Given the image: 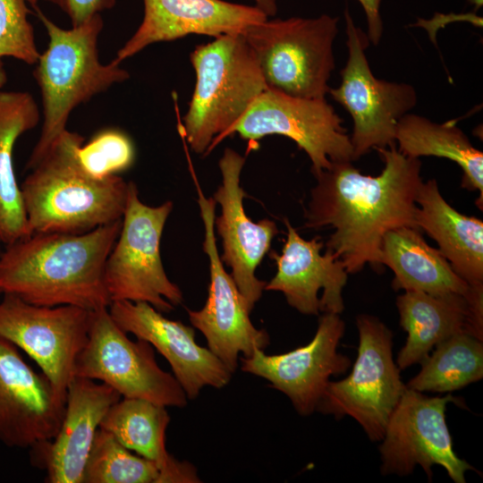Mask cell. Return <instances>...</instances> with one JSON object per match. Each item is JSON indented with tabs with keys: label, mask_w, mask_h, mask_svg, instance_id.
Returning a JSON list of instances; mask_svg holds the SVG:
<instances>
[{
	"label": "cell",
	"mask_w": 483,
	"mask_h": 483,
	"mask_svg": "<svg viewBox=\"0 0 483 483\" xmlns=\"http://www.w3.org/2000/svg\"><path fill=\"white\" fill-rule=\"evenodd\" d=\"M376 150L384 162L380 174H363L349 161L332 163L314 175L317 184L305 208L307 228L333 230L326 250L343 262L348 274L361 271L366 264L381 267L387 232L404 226L419 229V158L404 156L396 144Z\"/></svg>",
	"instance_id": "1"
},
{
	"label": "cell",
	"mask_w": 483,
	"mask_h": 483,
	"mask_svg": "<svg viewBox=\"0 0 483 483\" xmlns=\"http://www.w3.org/2000/svg\"><path fill=\"white\" fill-rule=\"evenodd\" d=\"M121 226L122 219L82 233H32L6 245L0 294L38 306L108 308L105 266Z\"/></svg>",
	"instance_id": "2"
},
{
	"label": "cell",
	"mask_w": 483,
	"mask_h": 483,
	"mask_svg": "<svg viewBox=\"0 0 483 483\" xmlns=\"http://www.w3.org/2000/svg\"><path fill=\"white\" fill-rule=\"evenodd\" d=\"M83 142L65 130L21 184L30 233H82L122 219L128 182L87 172L78 157Z\"/></svg>",
	"instance_id": "3"
},
{
	"label": "cell",
	"mask_w": 483,
	"mask_h": 483,
	"mask_svg": "<svg viewBox=\"0 0 483 483\" xmlns=\"http://www.w3.org/2000/svg\"><path fill=\"white\" fill-rule=\"evenodd\" d=\"M34 9L49 40L33 71L42 97L43 123L27 161V170H31L67 130L74 108L130 78V73L115 60L105 64L100 62L97 44L104 27L100 13L66 30L52 21L38 6Z\"/></svg>",
	"instance_id": "4"
},
{
	"label": "cell",
	"mask_w": 483,
	"mask_h": 483,
	"mask_svg": "<svg viewBox=\"0 0 483 483\" xmlns=\"http://www.w3.org/2000/svg\"><path fill=\"white\" fill-rule=\"evenodd\" d=\"M190 59L196 83L182 128L191 148L204 154L228 136L267 86L243 33L199 45Z\"/></svg>",
	"instance_id": "5"
},
{
	"label": "cell",
	"mask_w": 483,
	"mask_h": 483,
	"mask_svg": "<svg viewBox=\"0 0 483 483\" xmlns=\"http://www.w3.org/2000/svg\"><path fill=\"white\" fill-rule=\"evenodd\" d=\"M339 18L272 19L248 27L243 36L268 89L302 98H326L335 68L333 46Z\"/></svg>",
	"instance_id": "6"
},
{
	"label": "cell",
	"mask_w": 483,
	"mask_h": 483,
	"mask_svg": "<svg viewBox=\"0 0 483 483\" xmlns=\"http://www.w3.org/2000/svg\"><path fill=\"white\" fill-rule=\"evenodd\" d=\"M173 209L167 200L152 207L143 203L133 182H128L125 209L116 242L105 266L111 301H143L168 313L182 301V292L167 276L160 241Z\"/></svg>",
	"instance_id": "7"
},
{
	"label": "cell",
	"mask_w": 483,
	"mask_h": 483,
	"mask_svg": "<svg viewBox=\"0 0 483 483\" xmlns=\"http://www.w3.org/2000/svg\"><path fill=\"white\" fill-rule=\"evenodd\" d=\"M356 325L359 347L352 371L342 380L328 382L316 411L337 419H354L377 442L406 385L393 357L392 331L368 314L359 315Z\"/></svg>",
	"instance_id": "8"
},
{
	"label": "cell",
	"mask_w": 483,
	"mask_h": 483,
	"mask_svg": "<svg viewBox=\"0 0 483 483\" xmlns=\"http://www.w3.org/2000/svg\"><path fill=\"white\" fill-rule=\"evenodd\" d=\"M343 15L348 59L340 72V85L330 88L328 94L352 119L350 139L357 160L370 149L396 144L397 124L416 106L418 97L411 84L373 74L365 53L369 43L367 33L355 25L347 5Z\"/></svg>",
	"instance_id": "9"
},
{
	"label": "cell",
	"mask_w": 483,
	"mask_h": 483,
	"mask_svg": "<svg viewBox=\"0 0 483 483\" xmlns=\"http://www.w3.org/2000/svg\"><path fill=\"white\" fill-rule=\"evenodd\" d=\"M74 377L98 380L124 398L145 399L183 408L187 396L173 374L163 370L153 346L131 341L112 318L108 308L93 311L89 338L79 354Z\"/></svg>",
	"instance_id": "10"
},
{
	"label": "cell",
	"mask_w": 483,
	"mask_h": 483,
	"mask_svg": "<svg viewBox=\"0 0 483 483\" xmlns=\"http://www.w3.org/2000/svg\"><path fill=\"white\" fill-rule=\"evenodd\" d=\"M449 402L463 404L450 394L428 396L406 387L380 440L383 475L407 476L419 465L431 481L432 467L439 465L453 482H466V471L476 470L453 450L445 419Z\"/></svg>",
	"instance_id": "11"
},
{
	"label": "cell",
	"mask_w": 483,
	"mask_h": 483,
	"mask_svg": "<svg viewBox=\"0 0 483 483\" xmlns=\"http://www.w3.org/2000/svg\"><path fill=\"white\" fill-rule=\"evenodd\" d=\"M247 140L267 135L292 140L311 162L314 175L332 163L352 162L353 148L343 120L326 98H302L267 89L230 130Z\"/></svg>",
	"instance_id": "12"
},
{
	"label": "cell",
	"mask_w": 483,
	"mask_h": 483,
	"mask_svg": "<svg viewBox=\"0 0 483 483\" xmlns=\"http://www.w3.org/2000/svg\"><path fill=\"white\" fill-rule=\"evenodd\" d=\"M93 311L72 305L38 306L11 294L0 301V337L25 352L57 391L66 394L86 345Z\"/></svg>",
	"instance_id": "13"
},
{
	"label": "cell",
	"mask_w": 483,
	"mask_h": 483,
	"mask_svg": "<svg viewBox=\"0 0 483 483\" xmlns=\"http://www.w3.org/2000/svg\"><path fill=\"white\" fill-rule=\"evenodd\" d=\"M198 203L204 225L203 250L209 260L210 281L205 305L199 310L187 309L190 322L199 329L208 348L233 374L239 355L250 357L256 350H264L270 343L264 329L256 328L250 318V309L228 274L218 253L215 235L214 198H206L198 188Z\"/></svg>",
	"instance_id": "14"
},
{
	"label": "cell",
	"mask_w": 483,
	"mask_h": 483,
	"mask_svg": "<svg viewBox=\"0 0 483 483\" xmlns=\"http://www.w3.org/2000/svg\"><path fill=\"white\" fill-rule=\"evenodd\" d=\"M344 331L340 314L323 313L309 343L275 355L258 349L241 359V369L267 380L290 399L300 415L309 416L317 410L330 378L352 366L350 358L338 352Z\"/></svg>",
	"instance_id": "15"
},
{
	"label": "cell",
	"mask_w": 483,
	"mask_h": 483,
	"mask_svg": "<svg viewBox=\"0 0 483 483\" xmlns=\"http://www.w3.org/2000/svg\"><path fill=\"white\" fill-rule=\"evenodd\" d=\"M65 403L66 394L0 337V441L25 448L51 440L61 426Z\"/></svg>",
	"instance_id": "16"
},
{
	"label": "cell",
	"mask_w": 483,
	"mask_h": 483,
	"mask_svg": "<svg viewBox=\"0 0 483 483\" xmlns=\"http://www.w3.org/2000/svg\"><path fill=\"white\" fill-rule=\"evenodd\" d=\"M108 311L127 334L150 343L171 366L173 375L189 400L205 386H226L233 373L208 348L195 341L194 328L165 318L143 301H112Z\"/></svg>",
	"instance_id": "17"
},
{
	"label": "cell",
	"mask_w": 483,
	"mask_h": 483,
	"mask_svg": "<svg viewBox=\"0 0 483 483\" xmlns=\"http://www.w3.org/2000/svg\"><path fill=\"white\" fill-rule=\"evenodd\" d=\"M244 164L245 158L237 151L225 149L218 163L222 183L214 194V199L221 207V215L215 218V224L222 239L221 260L231 268L233 281L252 309L267 284L257 278L256 269L269 252L272 240L279 231L270 219L255 223L247 216L241 186Z\"/></svg>",
	"instance_id": "18"
},
{
	"label": "cell",
	"mask_w": 483,
	"mask_h": 483,
	"mask_svg": "<svg viewBox=\"0 0 483 483\" xmlns=\"http://www.w3.org/2000/svg\"><path fill=\"white\" fill-rule=\"evenodd\" d=\"M284 224L287 238L281 254L269 253L277 270L265 290L282 292L287 303L304 315L341 314L348 277L343 262L329 250L321 253L325 244L319 236L304 240L288 219Z\"/></svg>",
	"instance_id": "19"
},
{
	"label": "cell",
	"mask_w": 483,
	"mask_h": 483,
	"mask_svg": "<svg viewBox=\"0 0 483 483\" xmlns=\"http://www.w3.org/2000/svg\"><path fill=\"white\" fill-rule=\"evenodd\" d=\"M143 4L142 21L114 59L119 64L154 43L191 34L216 38L243 33L268 18L256 5L224 0H143Z\"/></svg>",
	"instance_id": "20"
},
{
	"label": "cell",
	"mask_w": 483,
	"mask_h": 483,
	"mask_svg": "<svg viewBox=\"0 0 483 483\" xmlns=\"http://www.w3.org/2000/svg\"><path fill=\"white\" fill-rule=\"evenodd\" d=\"M396 307L400 326L407 333L396 359L401 370L421 363L436 345L454 335L483 340V287H472L467 295L404 291Z\"/></svg>",
	"instance_id": "21"
},
{
	"label": "cell",
	"mask_w": 483,
	"mask_h": 483,
	"mask_svg": "<svg viewBox=\"0 0 483 483\" xmlns=\"http://www.w3.org/2000/svg\"><path fill=\"white\" fill-rule=\"evenodd\" d=\"M121 395L105 383L74 377L66 390L61 426L49 441L32 448L40 454L49 483H82L93 441L109 408Z\"/></svg>",
	"instance_id": "22"
},
{
	"label": "cell",
	"mask_w": 483,
	"mask_h": 483,
	"mask_svg": "<svg viewBox=\"0 0 483 483\" xmlns=\"http://www.w3.org/2000/svg\"><path fill=\"white\" fill-rule=\"evenodd\" d=\"M417 227L438 244L454 272L471 287H483V222L465 216L442 197L435 179L422 182L416 198Z\"/></svg>",
	"instance_id": "23"
},
{
	"label": "cell",
	"mask_w": 483,
	"mask_h": 483,
	"mask_svg": "<svg viewBox=\"0 0 483 483\" xmlns=\"http://www.w3.org/2000/svg\"><path fill=\"white\" fill-rule=\"evenodd\" d=\"M170 423L166 407L140 398H124L114 403L99 428L112 434L123 446L157 463L159 483H198L196 468L179 461L165 447Z\"/></svg>",
	"instance_id": "24"
},
{
	"label": "cell",
	"mask_w": 483,
	"mask_h": 483,
	"mask_svg": "<svg viewBox=\"0 0 483 483\" xmlns=\"http://www.w3.org/2000/svg\"><path fill=\"white\" fill-rule=\"evenodd\" d=\"M381 264L393 271L392 286L395 291L467 295L472 290L440 250L428 245L421 231L416 228L404 226L386 233Z\"/></svg>",
	"instance_id": "25"
},
{
	"label": "cell",
	"mask_w": 483,
	"mask_h": 483,
	"mask_svg": "<svg viewBox=\"0 0 483 483\" xmlns=\"http://www.w3.org/2000/svg\"><path fill=\"white\" fill-rule=\"evenodd\" d=\"M38 122V106L29 92L0 90V242L5 245L30 234L13 153L20 136Z\"/></svg>",
	"instance_id": "26"
},
{
	"label": "cell",
	"mask_w": 483,
	"mask_h": 483,
	"mask_svg": "<svg viewBox=\"0 0 483 483\" xmlns=\"http://www.w3.org/2000/svg\"><path fill=\"white\" fill-rule=\"evenodd\" d=\"M395 143L406 157H444L459 165L463 173L462 186L479 191L477 205L482 208L483 153L471 144L454 121L438 123L408 113L397 124Z\"/></svg>",
	"instance_id": "27"
},
{
	"label": "cell",
	"mask_w": 483,
	"mask_h": 483,
	"mask_svg": "<svg viewBox=\"0 0 483 483\" xmlns=\"http://www.w3.org/2000/svg\"><path fill=\"white\" fill-rule=\"evenodd\" d=\"M421 369L406 385L421 393L450 394L483 377L482 340L465 333L435 346Z\"/></svg>",
	"instance_id": "28"
},
{
	"label": "cell",
	"mask_w": 483,
	"mask_h": 483,
	"mask_svg": "<svg viewBox=\"0 0 483 483\" xmlns=\"http://www.w3.org/2000/svg\"><path fill=\"white\" fill-rule=\"evenodd\" d=\"M157 463L135 455L112 434L98 428L83 471L82 483H159Z\"/></svg>",
	"instance_id": "29"
},
{
	"label": "cell",
	"mask_w": 483,
	"mask_h": 483,
	"mask_svg": "<svg viewBox=\"0 0 483 483\" xmlns=\"http://www.w3.org/2000/svg\"><path fill=\"white\" fill-rule=\"evenodd\" d=\"M80 164L97 178L116 175L129 169L135 158V149L130 137L116 129L103 130L95 134L78 151Z\"/></svg>",
	"instance_id": "30"
},
{
	"label": "cell",
	"mask_w": 483,
	"mask_h": 483,
	"mask_svg": "<svg viewBox=\"0 0 483 483\" xmlns=\"http://www.w3.org/2000/svg\"><path fill=\"white\" fill-rule=\"evenodd\" d=\"M38 0H0V59L12 57L36 64L39 57L34 29L29 21L30 5Z\"/></svg>",
	"instance_id": "31"
},
{
	"label": "cell",
	"mask_w": 483,
	"mask_h": 483,
	"mask_svg": "<svg viewBox=\"0 0 483 483\" xmlns=\"http://www.w3.org/2000/svg\"><path fill=\"white\" fill-rule=\"evenodd\" d=\"M61 8L70 18L72 26H78L92 16L111 9L115 0H45Z\"/></svg>",
	"instance_id": "32"
},
{
	"label": "cell",
	"mask_w": 483,
	"mask_h": 483,
	"mask_svg": "<svg viewBox=\"0 0 483 483\" xmlns=\"http://www.w3.org/2000/svg\"><path fill=\"white\" fill-rule=\"evenodd\" d=\"M366 15L369 42L377 46L383 34V21L380 14L381 0H357Z\"/></svg>",
	"instance_id": "33"
},
{
	"label": "cell",
	"mask_w": 483,
	"mask_h": 483,
	"mask_svg": "<svg viewBox=\"0 0 483 483\" xmlns=\"http://www.w3.org/2000/svg\"><path fill=\"white\" fill-rule=\"evenodd\" d=\"M251 1L254 2V5H256L262 12H264L268 18L275 16L277 13L276 0H251Z\"/></svg>",
	"instance_id": "34"
},
{
	"label": "cell",
	"mask_w": 483,
	"mask_h": 483,
	"mask_svg": "<svg viewBox=\"0 0 483 483\" xmlns=\"http://www.w3.org/2000/svg\"><path fill=\"white\" fill-rule=\"evenodd\" d=\"M7 81V73L4 67V64L0 59V90L4 88V86L6 84Z\"/></svg>",
	"instance_id": "35"
},
{
	"label": "cell",
	"mask_w": 483,
	"mask_h": 483,
	"mask_svg": "<svg viewBox=\"0 0 483 483\" xmlns=\"http://www.w3.org/2000/svg\"><path fill=\"white\" fill-rule=\"evenodd\" d=\"M467 2L474 6L475 11L479 10L483 4V0H467Z\"/></svg>",
	"instance_id": "36"
},
{
	"label": "cell",
	"mask_w": 483,
	"mask_h": 483,
	"mask_svg": "<svg viewBox=\"0 0 483 483\" xmlns=\"http://www.w3.org/2000/svg\"><path fill=\"white\" fill-rule=\"evenodd\" d=\"M1 254V253H0Z\"/></svg>",
	"instance_id": "37"
}]
</instances>
